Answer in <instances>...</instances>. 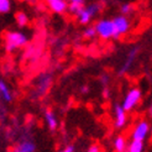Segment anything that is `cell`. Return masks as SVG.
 Returning a JSON list of instances; mask_svg holds the SVG:
<instances>
[{"label": "cell", "mask_w": 152, "mask_h": 152, "mask_svg": "<svg viewBox=\"0 0 152 152\" xmlns=\"http://www.w3.org/2000/svg\"><path fill=\"white\" fill-rule=\"evenodd\" d=\"M27 42H28V37L24 32L10 31L5 35V48L9 53L26 46Z\"/></svg>", "instance_id": "cell-1"}, {"label": "cell", "mask_w": 152, "mask_h": 152, "mask_svg": "<svg viewBox=\"0 0 152 152\" xmlns=\"http://www.w3.org/2000/svg\"><path fill=\"white\" fill-rule=\"evenodd\" d=\"M95 34L99 36L102 40L108 41L110 39H114V25L110 19H102L95 24Z\"/></svg>", "instance_id": "cell-2"}, {"label": "cell", "mask_w": 152, "mask_h": 152, "mask_svg": "<svg viewBox=\"0 0 152 152\" xmlns=\"http://www.w3.org/2000/svg\"><path fill=\"white\" fill-rule=\"evenodd\" d=\"M142 98V92L140 88H131L129 92L126 93L124 100H123V104H121V106H123V109L127 113V111H131L132 109H135L136 106H137V104L140 103Z\"/></svg>", "instance_id": "cell-3"}, {"label": "cell", "mask_w": 152, "mask_h": 152, "mask_svg": "<svg viewBox=\"0 0 152 152\" xmlns=\"http://www.w3.org/2000/svg\"><path fill=\"white\" fill-rule=\"evenodd\" d=\"M111 21L114 25V39H119L120 36L127 34L131 27V22L126 15H118Z\"/></svg>", "instance_id": "cell-4"}, {"label": "cell", "mask_w": 152, "mask_h": 152, "mask_svg": "<svg viewBox=\"0 0 152 152\" xmlns=\"http://www.w3.org/2000/svg\"><path fill=\"white\" fill-rule=\"evenodd\" d=\"M100 9H102V6H100L99 4H96V3H93V4H90L89 6L83 7L82 11L77 15L78 21L80 22L82 25L89 24V22L92 21V19L95 16L98 12L100 11Z\"/></svg>", "instance_id": "cell-5"}, {"label": "cell", "mask_w": 152, "mask_h": 152, "mask_svg": "<svg viewBox=\"0 0 152 152\" xmlns=\"http://www.w3.org/2000/svg\"><path fill=\"white\" fill-rule=\"evenodd\" d=\"M151 131V125L147 120H141L140 123H137V125L135 126V129L132 130V135L131 137L132 140H137V141H145L147 139V136Z\"/></svg>", "instance_id": "cell-6"}, {"label": "cell", "mask_w": 152, "mask_h": 152, "mask_svg": "<svg viewBox=\"0 0 152 152\" xmlns=\"http://www.w3.org/2000/svg\"><path fill=\"white\" fill-rule=\"evenodd\" d=\"M139 51H140L139 46H135V47H132L130 51H129V55H127V57L125 59V62L123 63V66H121L120 71H119L120 74H125V73H127L129 71H130V68L132 67L136 57H137V55H139Z\"/></svg>", "instance_id": "cell-7"}, {"label": "cell", "mask_w": 152, "mask_h": 152, "mask_svg": "<svg viewBox=\"0 0 152 152\" xmlns=\"http://www.w3.org/2000/svg\"><path fill=\"white\" fill-rule=\"evenodd\" d=\"M114 114H115V127L116 129H123L127 123V115L126 111L123 109V106L116 104L114 108Z\"/></svg>", "instance_id": "cell-8"}, {"label": "cell", "mask_w": 152, "mask_h": 152, "mask_svg": "<svg viewBox=\"0 0 152 152\" xmlns=\"http://www.w3.org/2000/svg\"><path fill=\"white\" fill-rule=\"evenodd\" d=\"M47 6L50 10L53 11L55 14H64L67 11L68 3L67 0H46Z\"/></svg>", "instance_id": "cell-9"}, {"label": "cell", "mask_w": 152, "mask_h": 152, "mask_svg": "<svg viewBox=\"0 0 152 152\" xmlns=\"http://www.w3.org/2000/svg\"><path fill=\"white\" fill-rule=\"evenodd\" d=\"M45 121H46V124L48 126V129L51 131H56L57 127H58V119L57 116L55 115V113H53L51 109H47L46 113H45Z\"/></svg>", "instance_id": "cell-10"}, {"label": "cell", "mask_w": 152, "mask_h": 152, "mask_svg": "<svg viewBox=\"0 0 152 152\" xmlns=\"http://www.w3.org/2000/svg\"><path fill=\"white\" fill-rule=\"evenodd\" d=\"M35 150H36L35 142L31 140H25L15 146L12 152H35Z\"/></svg>", "instance_id": "cell-11"}, {"label": "cell", "mask_w": 152, "mask_h": 152, "mask_svg": "<svg viewBox=\"0 0 152 152\" xmlns=\"http://www.w3.org/2000/svg\"><path fill=\"white\" fill-rule=\"evenodd\" d=\"M0 98L6 102V103H10L12 100V93H11V90L10 88L7 87V84L3 80V79H0Z\"/></svg>", "instance_id": "cell-12"}, {"label": "cell", "mask_w": 152, "mask_h": 152, "mask_svg": "<svg viewBox=\"0 0 152 152\" xmlns=\"http://www.w3.org/2000/svg\"><path fill=\"white\" fill-rule=\"evenodd\" d=\"M143 148H145L143 141L132 140V141L126 146L125 152H143Z\"/></svg>", "instance_id": "cell-13"}, {"label": "cell", "mask_w": 152, "mask_h": 152, "mask_svg": "<svg viewBox=\"0 0 152 152\" xmlns=\"http://www.w3.org/2000/svg\"><path fill=\"white\" fill-rule=\"evenodd\" d=\"M126 146H127V142H126V139L124 136L123 135L116 136L115 140H114V148H115V151L116 152H125Z\"/></svg>", "instance_id": "cell-14"}, {"label": "cell", "mask_w": 152, "mask_h": 152, "mask_svg": "<svg viewBox=\"0 0 152 152\" xmlns=\"http://www.w3.org/2000/svg\"><path fill=\"white\" fill-rule=\"evenodd\" d=\"M16 22H18V25L20 27H25V26L28 25V16H27L25 12L19 11L16 14Z\"/></svg>", "instance_id": "cell-15"}, {"label": "cell", "mask_w": 152, "mask_h": 152, "mask_svg": "<svg viewBox=\"0 0 152 152\" xmlns=\"http://www.w3.org/2000/svg\"><path fill=\"white\" fill-rule=\"evenodd\" d=\"M83 4H75V3H71L69 5H68V7H67V10H69V12L72 14V15H77L82 11V9H83Z\"/></svg>", "instance_id": "cell-16"}, {"label": "cell", "mask_w": 152, "mask_h": 152, "mask_svg": "<svg viewBox=\"0 0 152 152\" xmlns=\"http://www.w3.org/2000/svg\"><path fill=\"white\" fill-rule=\"evenodd\" d=\"M11 10L10 0H0V14H7Z\"/></svg>", "instance_id": "cell-17"}, {"label": "cell", "mask_w": 152, "mask_h": 152, "mask_svg": "<svg viewBox=\"0 0 152 152\" xmlns=\"http://www.w3.org/2000/svg\"><path fill=\"white\" fill-rule=\"evenodd\" d=\"M83 36H84L86 39H88V40H90V39H94V37L96 36L94 26H89V27H87V28L84 30V32H83Z\"/></svg>", "instance_id": "cell-18"}, {"label": "cell", "mask_w": 152, "mask_h": 152, "mask_svg": "<svg viewBox=\"0 0 152 152\" xmlns=\"http://www.w3.org/2000/svg\"><path fill=\"white\" fill-rule=\"evenodd\" d=\"M132 9L134 7L130 3H124L120 6V12H121V15H129V14L132 12Z\"/></svg>", "instance_id": "cell-19"}, {"label": "cell", "mask_w": 152, "mask_h": 152, "mask_svg": "<svg viewBox=\"0 0 152 152\" xmlns=\"http://www.w3.org/2000/svg\"><path fill=\"white\" fill-rule=\"evenodd\" d=\"M87 152H102L100 151V146L99 145H96V143H93V145H90L88 151Z\"/></svg>", "instance_id": "cell-20"}, {"label": "cell", "mask_w": 152, "mask_h": 152, "mask_svg": "<svg viewBox=\"0 0 152 152\" xmlns=\"http://www.w3.org/2000/svg\"><path fill=\"white\" fill-rule=\"evenodd\" d=\"M74 146L73 145H68V146H66L64 148H62V150H61L59 152H74Z\"/></svg>", "instance_id": "cell-21"}, {"label": "cell", "mask_w": 152, "mask_h": 152, "mask_svg": "<svg viewBox=\"0 0 152 152\" xmlns=\"http://www.w3.org/2000/svg\"><path fill=\"white\" fill-rule=\"evenodd\" d=\"M100 80H102V83L106 87V84H108V82H109V75H106V74H103L102 77H100Z\"/></svg>", "instance_id": "cell-22"}, {"label": "cell", "mask_w": 152, "mask_h": 152, "mask_svg": "<svg viewBox=\"0 0 152 152\" xmlns=\"http://www.w3.org/2000/svg\"><path fill=\"white\" fill-rule=\"evenodd\" d=\"M80 92H82L83 94H87V93L89 92V87H88V86H83V87L80 88Z\"/></svg>", "instance_id": "cell-23"}, {"label": "cell", "mask_w": 152, "mask_h": 152, "mask_svg": "<svg viewBox=\"0 0 152 152\" xmlns=\"http://www.w3.org/2000/svg\"><path fill=\"white\" fill-rule=\"evenodd\" d=\"M103 95H104V98H109V89H108V87H104Z\"/></svg>", "instance_id": "cell-24"}, {"label": "cell", "mask_w": 152, "mask_h": 152, "mask_svg": "<svg viewBox=\"0 0 152 152\" xmlns=\"http://www.w3.org/2000/svg\"><path fill=\"white\" fill-rule=\"evenodd\" d=\"M71 3H75V4H83L84 0H71Z\"/></svg>", "instance_id": "cell-25"}]
</instances>
